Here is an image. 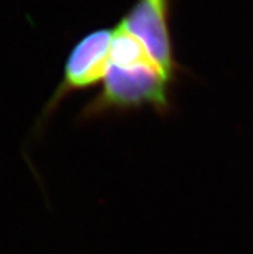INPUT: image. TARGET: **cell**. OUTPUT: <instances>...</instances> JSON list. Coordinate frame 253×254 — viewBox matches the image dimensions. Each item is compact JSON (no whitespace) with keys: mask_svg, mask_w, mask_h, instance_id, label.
Listing matches in <instances>:
<instances>
[{"mask_svg":"<svg viewBox=\"0 0 253 254\" xmlns=\"http://www.w3.org/2000/svg\"><path fill=\"white\" fill-rule=\"evenodd\" d=\"M172 79L150 66L118 67L109 64L103 87L83 111L84 118L150 106L158 113L169 109Z\"/></svg>","mask_w":253,"mask_h":254,"instance_id":"cell-1","label":"cell"},{"mask_svg":"<svg viewBox=\"0 0 253 254\" xmlns=\"http://www.w3.org/2000/svg\"><path fill=\"white\" fill-rule=\"evenodd\" d=\"M119 26L135 36L158 66L174 80L178 64L169 30V0H137Z\"/></svg>","mask_w":253,"mask_h":254,"instance_id":"cell-3","label":"cell"},{"mask_svg":"<svg viewBox=\"0 0 253 254\" xmlns=\"http://www.w3.org/2000/svg\"><path fill=\"white\" fill-rule=\"evenodd\" d=\"M114 30L99 29L84 35L73 47L65 62L61 83L51 97L44 114L53 111L70 93L94 87L107 75Z\"/></svg>","mask_w":253,"mask_h":254,"instance_id":"cell-2","label":"cell"}]
</instances>
